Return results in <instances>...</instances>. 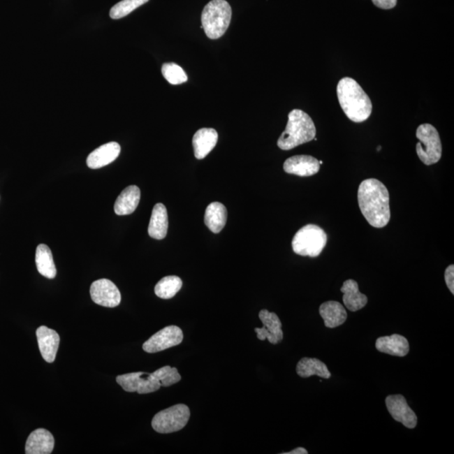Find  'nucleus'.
I'll return each mask as SVG.
<instances>
[{"label":"nucleus","mask_w":454,"mask_h":454,"mask_svg":"<svg viewBox=\"0 0 454 454\" xmlns=\"http://www.w3.org/2000/svg\"><path fill=\"white\" fill-rule=\"evenodd\" d=\"M359 208L367 221L382 228L390 220V193L386 185L375 179L363 180L358 191Z\"/></svg>","instance_id":"1"},{"label":"nucleus","mask_w":454,"mask_h":454,"mask_svg":"<svg viewBox=\"0 0 454 454\" xmlns=\"http://www.w3.org/2000/svg\"><path fill=\"white\" fill-rule=\"evenodd\" d=\"M337 93L342 110L353 122L367 121L372 114V102L362 87L352 78H344L338 82Z\"/></svg>","instance_id":"2"},{"label":"nucleus","mask_w":454,"mask_h":454,"mask_svg":"<svg viewBox=\"0 0 454 454\" xmlns=\"http://www.w3.org/2000/svg\"><path fill=\"white\" fill-rule=\"evenodd\" d=\"M315 124L309 115L300 110L288 114L286 129L278 140L280 149L288 151L312 141L316 138Z\"/></svg>","instance_id":"3"},{"label":"nucleus","mask_w":454,"mask_h":454,"mask_svg":"<svg viewBox=\"0 0 454 454\" xmlns=\"http://www.w3.org/2000/svg\"><path fill=\"white\" fill-rule=\"evenodd\" d=\"M232 7L226 0H212L204 8L201 28L210 39L216 40L225 34L232 20Z\"/></svg>","instance_id":"4"},{"label":"nucleus","mask_w":454,"mask_h":454,"mask_svg":"<svg viewBox=\"0 0 454 454\" xmlns=\"http://www.w3.org/2000/svg\"><path fill=\"white\" fill-rule=\"evenodd\" d=\"M327 233L320 226L309 224L302 227L295 235L292 247L296 254L304 257L316 258L327 245Z\"/></svg>","instance_id":"5"},{"label":"nucleus","mask_w":454,"mask_h":454,"mask_svg":"<svg viewBox=\"0 0 454 454\" xmlns=\"http://www.w3.org/2000/svg\"><path fill=\"white\" fill-rule=\"evenodd\" d=\"M416 154L424 164L432 165L441 158V142L439 131L430 124H423L416 130Z\"/></svg>","instance_id":"6"},{"label":"nucleus","mask_w":454,"mask_h":454,"mask_svg":"<svg viewBox=\"0 0 454 454\" xmlns=\"http://www.w3.org/2000/svg\"><path fill=\"white\" fill-rule=\"evenodd\" d=\"M189 418L191 411L186 404H177L156 414L152 420V427L156 432L168 434L182 430L186 426Z\"/></svg>","instance_id":"7"},{"label":"nucleus","mask_w":454,"mask_h":454,"mask_svg":"<svg viewBox=\"0 0 454 454\" xmlns=\"http://www.w3.org/2000/svg\"><path fill=\"white\" fill-rule=\"evenodd\" d=\"M117 382L126 392H138L140 395L154 393L161 387L160 381L154 373H130L119 375Z\"/></svg>","instance_id":"8"},{"label":"nucleus","mask_w":454,"mask_h":454,"mask_svg":"<svg viewBox=\"0 0 454 454\" xmlns=\"http://www.w3.org/2000/svg\"><path fill=\"white\" fill-rule=\"evenodd\" d=\"M183 340V331L177 325H168L144 342L142 349L148 353H159L180 345Z\"/></svg>","instance_id":"9"},{"label":"nucleus","mask_w":454,"mask_h":454,"mask_svg":"<svg viewBox=\"0 0 454 454\" xmlns=\"http://www.w3.org/2000/svg\"><path fill=\"white\" fill-rule=\"evenodd\" d=\"M90 295L94 303L105 307H117L122 301L117 286L106 279L96 280L91 284Z\"/></svg>","instance_id":"10"},{"label":"nucleus","mask_w":454,"mask_h":454,"mask_svg":"<svg viewBox=\"0 0 454 454\" xmlns=\"http://www.w3.org/2000/svg\"><path fill=\"white\" fill-rule=\"evenodd\" d=\"M388 411L396 422L402 423L409 429H413L418 424V416L408 406L406 398L402 395H389L386 400Z\"/></svg>","instance_id":"11"},{"label":"nucleus","mask_w":454,"mask_h":454,"mask_svg":"<svg viewBox=\"0 0 454 454\" xmlns=\"http://www.w3.org/2000/svg\"><path fill=\"white\" fill-rule=\"evenodd\" d=\"M259 319L261 320L263 327L255 328L259 340L268 339L272 344H278L283 340L284 333L282 330L281 321L274 312H270L268 309H262L259 312Z\"/></svg>","instance_id":"12"},{"label":"nucleus","mask_w":454,"mask_h":454,"mask_svg":"<svg viewBox=\"0 0 454 454\" xmlns=\"http://www.w3.org/2000/svg\"><path fill=\"white\" fill-rule=\"evenodd\" d=\"M36 337L44 360L49 363L54 362L60 344L59 333L45 325H41L36 330Z\"/></svg>","instance_id":"13"},{"label":"nucleus","mask_w":454,"mask_h":454,"mask_svg":"<svg viewBox=\"0 0 454 454\" xmlns=\"http://www.w3.org/2000/svg\"><path fill=\"white\" fill-rule=\"evenodd\" d=\"M319 161L308 155H297L288 159L284 163V170L290 175L309 177L320 170Z\"/></svg>","instance_id":"14"},{"label":"nucleus","mask_w":454,"mask_h":454,"mask_svg":"<svg viewBox=\"0 0 454 454\" xmlns=\"http://www.w3.org/2000/svg\"><path fill=\"white\" fill-rule=\"evenodd\" d=\"M55 439L52 433L44 428L36 429L28 437L27 454H50L54 448Z\"/></svg>","instance_id":"15"},{"label":"nucleus","mask_w":454,"mask_h":454,"mask_svg":"<svg viewBox=\"0 0 454 454\" xmlns=\"http://www.w3.org/2000/svg\"><path fill=\"white\" fill-rule=\"evenodd\" d=\"M121 154V146L117 142H109L91 152L87 159L89 168L98 169L113 163Z\"/></svg>","instance_id":"16"},{"label":"nucleus","mask_w":454,"mask_h":454,"mask_svg":"<svg viewBox=\"0 0 454 454\" xmlns=\"http://www.w3.org/2000/svg\"><path fill=\"white\" fill-rule=\"evenodd\" d=\"M218 141L217 131L212 128H202L193 138V147L197 159H203L216 147Z\"/></svg>","instance_id":"17"},{"label":"nucleus","mask_w":454,"mask_h":454,"mask_svg":"<svg viewBox=\"0 0 454 454\" xmlns=\"http://www.w3.org/2000/svg\"><path fill=\"white\" fill-rule=\"evenodd\" d=\"M375 346L379 352L396 357H404L410 351V345L407 338L398 334L378 338Z\"/></svg>","instance_id":"18"},{"label":"nucleus","mask_w":454,"mask_h":454,"mask_svg":"<svg viewBox=\"0 0 454 454\" xmlns=\"http://www.w3.org/2000/svg\"><path fill=\"white\" fill-rule=\"evenodd\" d=\"M140 199H141V191L136 185L128 186L121 193L115 201L114 210L118 216H126L132 214L138 208Z\"/></svg>","instance_id":"19"},{"label":"nucleus","mask_w":454,"mask_h":454,"mask_svg":"<svg viewBox=\"0 0 454 454\" xmlns=\"http://www.w3.org/2000/svg\"><path fill=\"white\" fill-rule=\"evenodd\" d=\"M319 312L324 320L325 327L335 328L344 324L348 318V313L341 303L337 301H327L321 305Z\"/></svg>","instance_id":"20"},{"label":"nucleus","mask_w":454,"mask_h":454,"mask_svg":"<svg viewBox=\"0 0 454 454\" xmlns=\"http://www.w3.org/2000/svg\"><path fill=\"white\" fill-rule=\"evenodd\" d=\"M168 217L166 207L163 204H156L152 210L148 234L156 240H162L167 236Z\"/></svg>","instance_id":"21"},{"label":"nucleus","mask_w":454,"mask_h":454,"mask_svg":"<svg viewBox=\"0 0 454 454\" xmlns=\"http://www.w3.org/2000/svg\"><path fill=\"white\" fill-rule=\"evenodd\" d=\"M341 291L344 293L342 300L345 307L350 312H358L368 303V298L359 291L358 284L353 279L346 280L341 288Z\"/></svg>","instance_id":"22"},{"label":"nucleus","mask_w":454,"mask_h":454,"mask_svg":"<svg viewBox=\"0 0 454 454\" xmlns=\"http://www.w3.org/2000/svg\"><path fill=\"white\" fill-rule=\"evenodd\" d=\"M227 221V210L220 202H213L205 210V223L213 233H221Z\"/></svg>","instance_id":"23"},{"label":"nucleus","mask_w":454,"mask_h":454,"mask_svg":"<svg viewBox=\"0 0 454 454\" xmlns=\"http://www.w3.org/2000/svg\"><path fill=\"white\" fill-rule=\"evenodd\" d=\"M296 372L301 378H309L312 375L323 379L331 378L328 366L317 358H303L296 366Z\"/></svg>","instance_id":"24"},{"label":"nucleus","mask_w":454,"mask_h":454,"mask_svg":"<svg viewBox=\"0 0 454 454\" xmlns=\"http://www.w3.org/2000/svg\"><path fill=\"white\" fill-rule=\"evenodd\" d=\"M36 263L37 270L44 277L51 279L56 277L57 268L52 251L48 246L40 244L36 247Z\"/></svg>","instance_id":"25"},{"label":"nucleus","mask_w":454,"mask_h":454,"mask_svg":"<svg viewBox=\"0 0 454 454\" xmlns=\"http://www.w3.org/2000/svg\"><path fill=\"white\" fill-rule=\"evenodd\" d=\"M183 282L177 276H166L156 284L155 294L161 299H171L181 290Z\"/></svg>","instance_id":"26"},{"label":"nucleus","mask_w":454,"mask_h":454,"mask_svg":"<svg viewBox=\"0 0 454 454\" xmlns=\"http://www.w3.org/2000/svg\"><path fill=\"white\" fill-rule=\"evenodd\" d=\"M148 1L149 0H122L111 8L110 16L114 20L122 19Z\"/></svg>","instance_id":"27"},{"label":"nucleus","mask_w":454,"mask_h":454,"mask_svg":"<svg viewBox=\"0 0 454 454\" xmlns=\"http://www.w3.org/2000/svg\"><path fill=\"white\" fill-rule=\"evenodd\" d=\"M162 73L165 80L173 85L184 84L188 81L187 74L180 66L176 64H164L162 67Z\"/></svg>","instance_id":"28"},{"label":"nucleus","mask_w":454,"mask_h":454,"mask_svg":"<svg viewBox=\"0 0 454 454\" xmlns=\"http://www.w3.org/2000/svg\"><path fill=\"white\" fill-rule=\"evenodd\" d=\"M156 376L160 381L161 386L169 387L181 381V375L176 368L170 366H164L154 371Z\"/></svg>","instance_id":"29"},{"label":"nucleus","mask_w":454,"mask_h":454,"mask_svg":"<svg viewBox=\"0 0 454 454\" xmlns=\"http://www.w3.org/2000/svg\"><path fill=\"white\" fill-rule=\"evenodd\" d=\"M445 281L452 294H454V266L450 265L445 271Z\"/></svg>","instance_id":"30"},{"label":"nucleus","mask_w":454,"mask_h":454,"mask_svg":"<svg viewBox=\"0 0 454 454\" xmlns=\"http://www.w3.org/2000/svg\"><path fill=\"white\" fill-rule=\"evenodd\" d=\"M374 5L383 10H390L397 3V0H372Z\"/></svg>","instance_id":"31"},{"label":"nucleus","mask_w":454,"mask_h":454,"mask_svg":"<svg viewBox=\"0 0 454 454\" xmlns=\"http://www.w3.org/2000/svg\"><path fill=\"white\" fill-rule=\"evenodd\" d=\"M307 450L303 448H297L288 453H284L283 454H307Z\"/></svg>","instance_id":"32"},{"label":"nucleus","mask_w":454,"mask_h":454,"mask_svg":"<svg viewBox=\"0 0 454 454\" xmlns=\"http://www.w3.org/2000/svg\"><path fill=\"white\" fill-rule=\"evenodd\" d=\"M319 163H320V165L323 164V161H319Z\"/></svg>","instance_id":"33"},{"label":"nucleus","mask_w":454,"mask_h":454,"mask_svg":"<svg viewBox=\"0 0 454 454\" xmlns=\"http://www.w3.org/2000/svg\"><path fill=\"white\" fill-rule=\"evenodd\" d=\"M381 147H378V151H379V150H381Z\"/></svg>","instance_id":"34"}]
</instances>
